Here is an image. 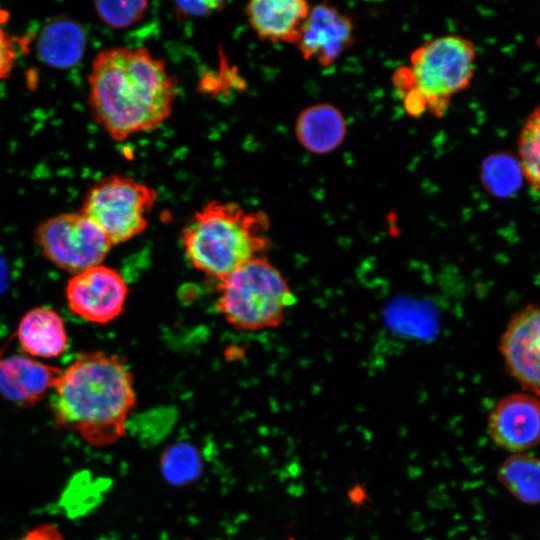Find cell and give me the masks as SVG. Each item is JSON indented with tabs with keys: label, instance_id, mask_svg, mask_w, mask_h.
Returning <instances> with one entry per match:
<instances>
[{
	"label": "cell",
	"instance_id": "6da1fadb",
	"mask_svg": "<svg viewBox=\"0 0 540 540\" xmlns=\"http://www.w3.org/2000/svg\"><path fill=\"white\" fill-rule=\"evenodd\" d=\"M88 84L92 115L116 141L159 128L178 94L165 62L144 47L101 50L92 61Z\"/></svg>",
	"mask_w": 540,
	"mask_h": 540
},
{
	"label": "cell",
	"instance_id": "7a4b0ae2",
	"mask_svg": "<svg viewBox=\"0 0 540 540\" xmlns=\"http://www.w3.org/2000/svg\"><path fill=\"white\" fill-rule=\"evenodd\" d=\"M50 392L57 426L95 447L111 446L125 435L136 404L133 375L126 362L99 351L76 357L62 369Z\"/></svg>",
	"mask_w": 540,
	"mask_h": 540
},
{
	"label": "cell",
	"instance_id": "3957f363",
	"mask_svg": "<svg viewBox=\"0 0 540 540\" xmlns=\"http://www.w3.org/2000/svg\"><path fill=\"white\" fill-rule=\"evenodd\" d=\"M268 229L269 220L262 211L211 201L186 223L181 242L196 270L221 280L269 248Z\"/></svg>",
	"mask_w": 540,
	"mask_h": 540
},
{
	"label": "cell",
	"instance_id": "277c9868",
	"mask_svg": "<svg viewBox=\"0 0 540 540\" xmlns=\"http://www.w3.org/2000/svg\"><path fill=\"white\" fill-rule=\"evenodd\" d=\"M295 303V294L286 278L261 256L219 280L217 310L240 331L278 327Z\"/></svg>",
	"mask_w": 540,
	"mask_h": 540
},
{
	"label": "cell",
	"instance_id": "5b68a950",
	"mask_svg": "<svg viewBox=\"0 0 540 540\" xmlns=\"http://www.w3.org/2000/svg\"><path fill=\"white\" fill-rule=\"evenodd\" d=\"M476 57L473 42L458 34L432 38L411 52L412 88L424 96L427 113L444 116L452 97L471 85Z\"/></svg>",
	"mask_w": 540,
	"mask_h": 540
},
{
	"label": "cell",
	"instance_id": "8992f818",
	"mask_svg": "<svg viewBox=\"0 0 540 540\" xmlns=\"http://www.w3.org/2000/svg\"><path fill=\"white\" fill-rule=\"evenodd\" d=\"M157 199L154 188L131 177L112 174L86 193L80 212L117 245L141 234Z\"/></svg>",
	"mask_w": 540,
	"mask_h": 540
},
{
	"label": "cell",
	"instance_id": "52a82bcc",
	"mask_svg": "<svg viewBox=\"0 0 540 540\" xmlns=\"http://www.w3.org/2000/svg\"><path fill=\"white\" fill-rule=\"evenodd\" d=\"M35 241L51 263L73 275L101 264L113 246L80 211L48 218L37 227Z\"/></svg>",
	"mask_w": 540,
	"mask_h": 540
},
{
	"label": "cell",
	"instance_id": "ba28073f",
	"mask_svg": "<svg viewBox=\"0 0 540 540\" xmlns=\"http://www.w3.org/2000/svg\"><path fill=\"white\" fill-rule=\"evenodd\" d=\"M127 296L128 286L122 275L103 264L74 274L65 287L70 310L96 324L116 319L124 309Z\"/></svg>",
	"mask_w": 540,
	"mask_h": 540
},
{
	"label": "cell",
	"instance_id": "9c48e42d",
	"mask_svg": "<svg viewBox=\"0 0 540 540\" xmlns=\"http://www.w3.org/2000/svg\"><path fill=\"white\" fill-rule=\"evenodd\" d=\"M499 350L524 392L540 398V305H528L511 317Z\"/></svg>",
	"mask_w": 540,
	"mask_h": 540
},
{
	"label": "cell",
	"instance_id": "30bf717a",
	"mask_svg": "<svg viewBox=\"0 0 540 540\" xmlns=\"http://www.w3.org/2000/svg\"><path fill=\"white\" fill-rule=\"evenodd\" d=\"M487 434L511 454L526 453L540 444V398L520 392L500 399L489 413Z\"/></svg>",
	"mask_w": 540,
	"mask_h": 540
},
{
	"label": "cell",
	"instance_id": "8fae6325",
	"mask_svg": "<svg viewBox=\"0 0 540 540\" xmlns=\"http://www.w3.org/2000/svg\"><path fill=\"white\" fill-rule=\"evenodd\" d=\"M355 41L352 17L331 4L321 3L310 9L296 46L304 60H314L325 68L334 64Z\"/></svg>",
	"mask_w": 540,
	"mask_h": 540
},
{
	"label": "cell",
	"instance_id": "7c38bea8",
	"mask_svg": "<svg viewBox=\"0 0 540 540\" xmlns=\"http://www.w3.org/2000/svg\"><path fill=\"white\" fill-rule=\"evenodd\" d=\"M310 9L305 0H253L245 13L262 41L297 45Z\"/></svg>",
	"mask_w": 540,
	"mask_h": 540
},
{
	"label": "cell",
	"instance_id": "4fadbf2b",
	"mask_svg": "<svg viewBox=\"0 0 540 540\" xmlns=\"http://www.w3.org/2000/svg\"><path fill=\"white\" fill-rule=\"evenodd\" d=\"M62 369L32 357L11 356L0 360V392L18 405H33L51 391Z\"/></svg>",
	"mask_w": 540,
	"mask_h": 540
},
{
	"label": "cell",
	"instance_id": "5bb4252c",
	"mask_svg": "<svg viewBox=\"0 0 540 540\" xmlns=\"http://www.w3.org/2000/svg\"><path fill=\"white\" fill-rule=\"evenodd\" d=\"M298 143L309 153L326 155L345 141L347 121L342 111L331 103H316L304 108L295 121Z\"/></svg>",
	"mask_w": 540,
	"mask_h": 540
},
{
	"label": "cell",
	"instance_id": "9a60e30c",
	"mask_svg": "<svg viewBox=\"0 0 540 540\" xmlns=\"http://www.w3.org/2000/svg\"><path fill=\"white\" fill-rule=\"evenodd\" d=\"M22 350L34 358H55L68 346V335L62 317L48 307H35L24 314L17 328Z\"/></svg>",
	"mask_w": 540,
	"mask_h": 540
},
{
	"label": "cell",
	"instance_id": "2e32d148",
	"mask_svg": "<svg viewBox=\"0 0 540 540\" xmlns=\"http://www.w3.org/2000/svg\"><path fill=\"white\" fill-rule=\"evenodd\" d=\"M85 42L84 31L77 23L60 20L44 28L39 38L38 51L47 64L66 68L80 60Z\"/></svg>",
	"mask_w": 540,
	"mask_h": 540
},
{
	"label": "cell",
	"instance_id": "e0dca14e",
	"mask_svg": "<svg viewBox=\"0 0 540 540\" xmlns=\"http://www.w3.org/2000/svg\"><path fill=\"white\" fill-rule=\"evenodd\" d=\"M497 477L520 502L540 504V458L526 453L511 454L499 467Z\"/></svg>",
	"mask_w": 540,
	"mask_h": 540
},
{
	"label": "cell",
	"instance_id": "ac0fdd59",
	"mask_svg": "<svg viewBox=\"0 0 540 540\" xmlns=\"http://www.w3.org/2000/svg\"><path fill=\"white\" fill-rule=\"evenodd\" d=\"M161 472L172 485L182 486L196 480L202 469L198 450L188 442L170 445L161 456Z\"/></svg>",
	"mask_w": 540,
	"mask_h": 540
},
{
	"label": "cell",
	"instance_id": "d6986e66",
	"mask_svg": "<svg viewBox=\"0 0 540 540\" xmlns=\"http://www.w3.org/2000/svg\"><path fill=\"white\" fill-rule=\"evenodd\" d=\"M518 154L523 176L540 195V105L528 115L521 128Z\"/></svg>",
	"mask_w": 540,
	"mask_h": 540
},
{
	"label": "cell",
	"instance_id": "ffe728a7",
	"mask_svg": "<svg viewBox=\"0 0 540 540\" xmlns=\"http://www.w3.org/2000/svg\"><path fill=\"white\" fill-rule=\"evenodd\" d=\"M95 11L107 25L117 29L128 28L143 19L149 4L147 1H97Z\"/></svg>",
	"mask_w": 540,
	"mask_h": 540
},
{
	"label": "cell",
	"instance_id": "44dd1931",
	"mask_svg": "<svg viewBox=\"0 0 540 540\" xmlns=\"http://www.w3.org/2000/svg\"><path fill=\"white\" fill-rule=\"evenodd\" d=\"M7 19L8 13L0 9V80L10 75L17 56L15 42L4 27Z\"/></svg>",
	"mask_w": 540,
	"mask_h": 540
},
{
	"label": "cell",
	"instance_id": "7402d4cb",
	"mask_svg": "<svg viewBox=\"0 0 540 540\" xmlns=\"http://www.w3.org/2000/svg\"><path fill=\"white\" fill-rule=\"evenodd\" d=\"M223 1H177L174 3L176 16L181 19L203 17L221 11Z\"/></svg>",
	"mask_w": 540,
	"mask_h": 540
},
{
	"label": "cell",
	"instance_id": "603a6c76",
	"mask_svg": "<svg viewBox=\"0 0 540 540\" xmlns=\"http://www.w3.org/2000/svg\"><path fill=\"white\" fill-rule=\"evenodd\" d=\"M406 114L412 118H420L427 113V102L424 96L415 88L399 95Z\"/></svg>",
	"mask_w": 540,
	"mask_h": 540
},
{
	"label": "cell",
	"instance_id": "cb8c5ba5",
	"mask_svg": "<svg viewBox=\"0 0 540 540\" xmlns=\"http://www.w3.org/2000/svg\"><path fill=\"white\" fill-rule=\"evenodd\" d=\"M17 540H65L60 530L52 524H41Z\"/></svg>",
	"mask_w": 540,
	"mask_h": 540
}]
</instances>
